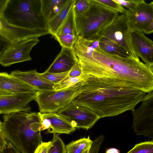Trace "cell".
<instances>
[{"label": "cell", "instance_id": "cell-1", "mask_svg": "<svg viewBox=\"0 0 153 153\" xmlns=\"http://www.w3.org/2000/svg\"><path fill=\"white\" fill-rule=\"evenodd\" d=\"M82 75L81 92L72 102L91 110L100 118L131 111L146 95L131 83Z\"/></svg>", "mask_w": 153, "mask_h": 153}, {"label": "cell", "instance_id": "cell-2", "mask_svg": "<svg viewBox=\"0 0 153 153\" xmlns=\"http://www.w3.org/2000/svg\"><path fill=\"white\" fill-rule=\"evenodd\" d=\"M82 73L131 83L146 93L153 91V69L138 56L125 57L106 53L100 48L92 56L79 59Z\"/></svg>", "mask_w": 153, "mask_h": 153}, {"label": "cell", "instance_id": "cell-3", "mask_svg": "<svg viewBox=\"0 0 153 153\" xmlns=\"http://www.w3.org/2000/svg\"><path fill=\"white\" fill-rule=\"evenodd\" d=\"M3 118L1 131L6 140L22 153H34L43 142L39 112L19 111Z\"/></svg>", "mask_w": 153, "mask_h": 153}, {"label": "cell", "instance_id": "cell-4", "mask_svg": "<svg viewBox=\"0 0 153 153\" xmlns=\"http://www.w3.org/2000/svg\"><path fill=\"white\" fill-rule=\"evenodd\" d=\"M1 16L8 25L25 29L48 30L40 0H9Z\"/></svg>", "mask_w": 153, "mask_h": 153}, {"label": "cell", "instance_id": "cell-5", "mask_svg": "<svg viewBox=\"0 0 153 153\" xmlns=\"http://www.w3.org/2000/svg\"><path fill=\"white\" fill-rule=\"evenodd\" d=\"M119 13L95 0H91L88 10L75 16L78 36L88 40L97 39L102 32L113 21Z\"/></svg>", "mask_w": 153, "mask_h": 153}, {"label": "cell", "instance_id": "cell-6", "mask_svg": "<svg viewBox=\"0 0 153 153\" xmlns=\"http://www.w3.org/2000/svg\"><path fill=\"white\" fill-rule=\"evenodd\" d=\"M82 86L66 90L37 91L34 100L41 113H55L72 102L81 93Z\"/></svg>", "mask_w": 153, "mask_h": 153}, {"label": "cell", "instance_id": "cell-7", "mask_svg": "<svg viewBox=\"0 0 153 153\" xmlns=\"http://www.w3.org/2000/svg\"><path fill=\"white\" fill-rule=\"evenodd\" d=\"M131 30L125 14L118 15L113 21L101 33L104 37L113 41L129 55L137 56L131 41Z\"/></svg>", "mask_w": 153, "mask_h": 153}, {"label": "cell", "instance_id": "cell-8", "mask_svg": "<svg viewBox=\"0 0 153 153\" xmlns=\"http://www.w3.org/2000/svg\"><path fill=\"white\" fill-rule=\"evenodd\" d=\"M137 109L131 110L132 127L137 135L153 138V91L147 93Z\"/></svg>", "mask_w": 153, "mask_h": 153}, {"label": "cell", "instance_id": "cell-9", "mask_svg": "<svg viewBox=\"0 0 153 153\" xmlns=\"http://www.w3.org/2000/svg\"><path fill=\"white\" fill-rule=\"evenodd\" d=\"M131 31H137L147 34L153 32V2L143 0L125 14Z\"/></svg>", "mask_w": 153, "mask_h": 153}, {"label": "cell", "instance_id": "cell-10", "mask_svg": "<svg viewBox=\"0 0 153 153\" xmlns=\"http://www.w3.org/2000/svg\"><path fill=\"white\" fill-rule=\"evenodd\" d=\"M38 37L19 40L11 42L0 59V64L8 66L14 64L30 60V52L39 42Z\"/></svg>", "mask_w": 153, "mask_h": 153}, {"label": "cell", "instance_id": "cell-11", "mask_svg": "<svg viewBox=\"0 0 153 153\" xmlns=\"http://www.w3.org/2000/svg\"><path fill=\"white\" fill-rule=\"evenodd\" d=\"M57 112L58 114L70 122L76 128L88 130L92 127L100 119L91 110L76 104L72 101Z\"/></svg>", "mask_w": 153, "mask_h": 153}, {"label": "cell", "instance_id": "cell-12", "mask_svg": "<svg viewBox=\"0 0 153 153\" xmlns=\"http://www.w3.org/2000/svg\"><path fill=\"white\" fill-rule=\"evenodd\" d=\"M132 44L137 56L147 66L153 69V42L143 33L137 31L131 32Z\"/></svg>", "mask_w": 153, "mask_h": 153}, {"label": "cell", "instance_id": "cell-13", "mask_svg": "<svg viewBox=\"0 0 153 153\" xmlns=\"http://www.w3.org/2000/svg\"><path fill=\"white\" fill-rule=\"evenodd\" d=\"M34 95L13 94L0 97V113L5 114L19 111H29L28 104L34 100Z\"/></svg>", "mask_w": 153, "mask_h": 153}, {"label": "cell", "instance_id": "cell-14", "mask_svg": "<svg viewBox=\"0 0 153 153\" xmlns=\"http://www.w3.org/2000/svg\"><path fill=\"white\" fill-rule=\"evenodd\" d=\"M48 34V30L29 29L10 25L1 16L0 34L10 43L23 39L39 38Z\"/></svg>", "mask_w": 153, "mask_h": 153}, {"label": "cell", "instance_id": "cell-15", "mask_svg": "<svg viewBox=\"0 0 153 153\" xmlns=\"http://www.w3.org/2000/svg\"><path fill=\"white\" fill-rule=\"evenodd\" d=\"M10 74L32 86L37 91L54 90L55 84L45 78L36 69L25 71L15 70Z\"/></svg>", "mask_w": 153, "mask_h": 153}, {"label": "cell", "instance_id": "cell-16", "mask_svg": "<svg viewBox=\"0 0 153 153\" xmlns=\"http://www.w3.org/2000/svg\"><path fill=\"white\" fill-rule=\"evenodd\" d=\"M62 48L59 53L45 72L53 73L68 72L78 62L73 48Z\"/></svg>", "mask_w": 153, "mask_h": 153}, {"label": "cell", "instance_id": "cell-17", "mask_svg": "<svg viewBox=\"0 0 153 153\" xmlns=\"http://www.w3.org/2000/svg\"><path fill=\"white\" fill-rule=\"evenodd\" d=\"M0 89L13 94L35 95L37 91L32 86L6 72H0Z\"/></svg>", "mask_w": 153, "mask_h": 153}, {"label": "cell", "instance_id": "cell-18", "mask_svg": "<svg viewBox=\"0 0 153 153\" xmlns=\"http://www.w3.org/2000/svg\"><path fill=\"white\" fill-rule=\"evenodd\" d=\"M39 112L41 116L48 118L50 121L51 125L48 129V133L69 134L76 130V128L72 126L70 122L57 113Z\"/></svg>", "mask_w": 153, "mask_h": 153}, {"label": "cell", "instance_id": "cell-19", "mask_svg": "<svg viewBox=\"0 0 153 153\" xmlns=\"http://www.w3.org/2000/svg\"><path fill=\"white\" fill-rule=\"evenodd\" d=\"M74 0H67L60 10L48 22L49 34L54 36L67 17Z\"/></svg>", "mask_w": 153, "mask_h": 153}, {"label": "cell", "instance_id": "cell-20", "mask_svg": "<svg viewBox=\"0 0 153 153\" xmlns=\"http://www.w3.org/2000/svg\"><path fill=\"white\" fill-rule=\"evenodd\" d=\"M67 0H40L42 13L48 22L60 10Z\"/></svg>", "mask_w": 153, "mask_h": 153}, {"label": "cell", "instance_id": "cell-21", "mask_svg": "<svg viewBox=\"0 0 153 153\" xmlns=\"http://www.w3.org/2000/svg\"><path fill=\"white\" fill-rule=\"evenodd\" d=\"M99 48L106 53L126 57L129 55L127 52L113 41L104 37H99Z\"/></svg>", "mask_w": 153, "mask_h": 153}, {"label": "cell", "instance_id": "cell-22", "mask_svg": "<svg viewBox=\"0 0 153 153\" xmlns=\"http://www.w3.org/2000/svg\"><path fill=\"white\" fill-rule=\"evenodd\" d=\"M71 34L78 36L73 6L66 18L53 36L61 34Z\"/></svg>", "mask_w": 153, "mask_h": 153}, {"label": "cell", "instance_id": "cell-23", "mask_svg": "<svg viewBox=\"0 0 153 153\" xmlns=\"http://www.w3.org/2000/svg\"><path fill=\"white\" fill-rule=\"evenodd\" d=\"M84 83L82 74L79 76L75 77H69L67 76L62 81L55 84L54 90L59 91L78 88L82 86Z\"/></svg>", "mask_w": 153, "mask_h": 153}, {"label": "cell", "instance_id": "cell-24", "mask_svg": "<svg viewBox=\"0 0 153 153\" xmlns=\"http://www.w3.org/2000/svg\"><path fill=\"white\" fill-rule=\"evenodd\" d=\"M48 153H66V146L58 134H53Z\"/></svg>", "mask_w": 153, "mask_h": 153}, {"label": "cell", "instance_id": "cell-25", "mask_svg": "<svg viewBox=\"0 0 153 153\" xmlns=\"http://www.w3.org/2000/svg\"><path fill=\"white\" fill-rule=\"evenodd\" d=\"M62 47L73 48L78 36L71 34H61L54 36Z\"/></svg>", "mask_w": 153, "mask_h": 153}, {"label": "cell", "instance_id": "cell-26", "mask_svg": "<svg viewBox=\"0 0 153 153\" xmlns=\"http://www.w3.org/2000/svg\"><path fill=\"white\" fill-rule=\"evenodd\" d=\"M127 153H153V141H146L137 144Z\"/></svg>", "mask_w": 153, "mask_h": 153}, {"label": "cell", "instance_id": "cell-27", "mask_svg": "<svg viewBox=\"0 0 153 153\" xmlns=\"http://www.w3.org/2000/svg\"><path fill=\"white\" fill-rule=\"evenodd\" d=\"M90 3L91 0H74L73 8L75 16H79L86 11Z\"/></svg>", "mask_w": 153, "mask_h": 153}, {"label": "cell", "instance_id": "cell-28", "mask_svg": "<svg viewBox=\"0 0 153 153\" xmlns=\"http://www.w3.org/2000/svg\"><path fill=\"white\" fill-rule=\"evenodd\" d=\"M96 1L101 4L104 6L108 7L118 13L125 14L127 9L116 2L113 0H95Z\"/></svg>", "mask_w": 153, "mask_h": 153}, {"label": "cell", "instance_id": "cell-29", "mask_svg": "<svg viewBox=\"0 0 153 153\" xmlns=\"http://www.w3.org/2000/svg\"><path fill=\"white\" fill-rule=\"evenodd\" d=\"M68 72L53 73L45 72L40 74L47 79L56 84L59 83L65 79L68 76Z\"/></svg>", "mask_w": 153, "mask_h": 153}, {"label": "cell", "instance_id": "cell-30", "mask_svg": "<svg viewBox=\"0 0 153 153\" xmlns=\"http://www.w3.org/2000/svg\"><path fill=\"white\" fill-rule=\"evenodd\" d=\"M76 146L85 153H88L91 146L93 141L88 136L87 137H83L74 141Z\"/></svg>", "mask_w": 153, "mask_h": 153}, {"label": "cell", "instance_id": "cell-31", "mask_svg": "<svg viewBox=\"0 0 153 153\" xmlns=\"http://www.w3.org/2000/svg\"><path fill=\"white\" fill-rule=\"evenodd\" d=\"M104 138V136L102 135L93 140L91 148L88 153H98Z\"/></svg>", "mask_w": 153, "mask_h": 153}, {"label": "cell", "instance_id": "cell-32", "mask_svg": "<svg viewBox=\"0 0 153 153\" xmlns=\"http://www.w3.org/2000/svg\"><path fill=\"white\" fill-rule=\"evenodd\" d=\"M143 0H113L114 1L127 9H131Z\"/></svg>", "mask_w": 153, "mask_h": 153}, {"label": "cell", "instance_id": "cell-33", "mask_svg": "<svg viewBox=\"0 0 153 153\" xmlns=\"http://www.w3.org/2000/svg\"><path fill=\"white\" fill-rule=\"evenodd\" d=\"M0 153H22L12 143L7 140L3 149Z\"/></svg>", "mask_w": 153, "mask_h": 153}, {"label": "cell", "instance_id": "cell-34", "mask_svg": "<svg viewBox=\"0 0 153 153\" xmlns=\"http://www.w3.org/2000/svg\"><path fill=\"white\" fill-rule=\"evenodd\" d=\"M82 74L81 66L78 62L74 65L68 72V76L69 77H75L80 76Z\"/></svg>", "mask_w": 153, "mask_h": 153}, {"label": "cell", "instance_id": "cell-35", "mask_svg": "<svg viewBox=\"0 0 153 153\" xmlns=\"http://www.w3.org/2000/svg\"><path fill=\"white\" fill-rule=\"evenodd\" d=\"M66 153H85L78 148L72 141L66 146Z\"/></svg>", "mask_w": 153, "mask_h": 153}, {"label": "cell", "instance_id": "cell-36", "mask_svg": "<svg viewBox=\"0 0 153 153\" xmlns=\"http://www.w3.org/2000/svg\"><path fill=\"white\" fill-rule=\"evenodd\" d=\"M10 43V42L0 34V59L3 53Z\"/></svg>", "mask_w": 153, "mask_h": 153}, {"label": "cell", "instance_id": "cell-37", "mask_svg": "<svg viewBox=\"0 0 153 153\" xmlns=\"http://www.w3.org/2000/svg\"><path fill=\"white\" fill-rule=\"evenodd\" d=\"M51 141L42 142L36 149L34 153H48Z\"/></svg>", "mask_w": 153, "mask_h": 153}, {"label": "cell", "instance_id": "cell-38", "mask_svg": "<svg viewBox=\"0 0 153 153\" xmlns=\"http://www.w3.org/2000/svg\"><path fill=\"white\" fill-rule=\"evenodd\" d=\"M40 116L41 119V123L39 129L41 131L48 129L51 125L50 120L48 118L41 116L40 115Z\"/></svg>", "mask_w": 153, "mask_h": 153}, {"label": "cell", "instance_id": "cell-39", "mask_svg": "<svg viewBox=\"0 0 153 153\" xmlns=\"http://www.w3.org/2000/svg\"><path fill=\"white\" fill-rule=\"evenodd\" d=\"M6 141L2 132L1 131H0V152L4 147Z\"/></svg>", "mask_w": 153, "mask_h": 153}, {"label": "cell", "instance_id": "cell-40", "mask_svg": "<svg viewBox=\"0 0 153 153\" xmlns=\"http://www.w3.org/2000/svg\"><path fill=\"white\" fill-rule=\"evenodd\" d=\"M9 0H0V15L2 14Z\"/></svg>", "mask_w": 153, "mask_h": 153}, {"label": "cell", "instance_id": "cell-41", "mask_svg": "<svg viewBox=\"0 0 153 153\" xmlns=\"http://www.w3.org/2000/svg\"><path fill=\"white\" fill-rule=\"evenodd\" d=\"M120 151L115 148H110L107 149L105 153H120Z\"/></svg>", "mask_w": 153, "mask_h": 153}, {"label": "cell", "instance_id": "cell-42", "mask_svg": "<svg viewBox=\"0 0 153 153\" xmlns=\"http://www.w3.org/2000/svg\"><path fill=\"white\" fill-rule=\"evenodd\" d=\"M13 94L3 91L0 89V97L10 95Z\"/></svg>", "mask_w": 153, "mask_h": 153}, {"label": "cell", "instance_id": "cell-43", "mask_svg": "<svg viewBox=\"0 0 153 153\" xmlns=\"http://www.w3.org/2000/svg\"><path fill=\"white\" fill-rule=\"evenodd\" d=\"M1 114L0 113V114ZM2 123L0 120V131L1 130V127H2Z\"/></svg>", "mask_w": 153, "mask_h": 153}, {"label": "cell", "instance_id": "cell-44", "mask_svg": "<svg viewBox=\"0 0 153 153\" xmlns=\"http://www.w3.org/2000/svg\"><path fill=\"white\" fill-rule=\"evenodd\" d=\"M1 15H0V20H1Z\"/></svg>", "mask_w": 153, "mask_h": 153}]
</instances>
